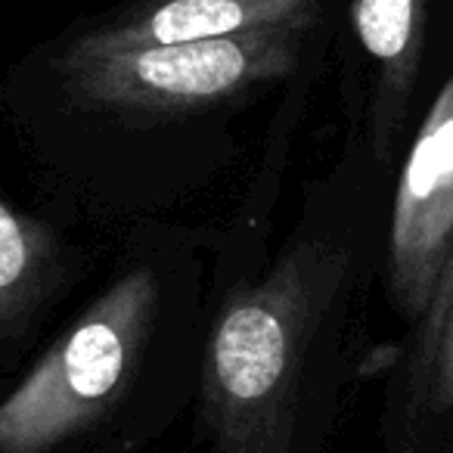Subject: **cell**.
I'll return each mask as SVG.
<instances>
[{"label":"cell","mask_w":453,"mask_h":453,"mask_svg":"<svg viewBox=\"0 0 453 453\" xmlns=\"http://www.w3.org/2000/svg\"><path fill=\"white\" fill-rule=\"evenodd\" d=\"M152 311V271L140 267L109 286L0 401V453H59L94 428L137 366Z\"/></svg>","instance_id":"cell-2"},{"label":"cell","mask_w":453,"mask_h":453,"mask_svg":"<svg viewBox=\"0 0 453 453\" xmlns=\"http://www.w3.org/2000/svg\"><path fill=\"white\" fill-rule=\"evenodd\" d=\"M302 32V26H277L234 38L140 47H100L78 38L59 57V75L84 106L189 112L286 78L298 63Z\"/></svg>","instance_id":"cell-3"},{"label":"cell","mask_w":453,"mask_h":453,"mask_svg":"<svg viewBox=\"0 0 453 453\" xmlns=\"http://www.w3.org/2000/svg\"><path fill=\"white\" fill-rule=\"evenodd\" d=\"M345 258L302 246L258 286L230 292L205 348L211 453H283L292 397Z\"/></svg>","instance_id":"cell-1"},{"label":"cell","mask_w":453,"mask_h":453,"mask_svg":"<svg viewBox=\"0 0 453 453\" xmlns=\"http://www.w3.org/2000/svg\"><path fill=\"white\" fill-rule=\"evenodd\" d=\"M317 0H150L119 26L96 28L84 41L100 47L183 44L234 38L277 26H308Z\"/></svg>","instance_id":"cell-5"},{"label":"cell","mask_w":453,"mask_h":453,"mask_svg":"<svg viewBox=\"0 0 453 453\" xmlns=\"http://www.w3.org/2000/svg\"><path fill=\"white\" fill-rule=\"evenodd\" d=\"M419 388L432 410L453 407V286L441 304L432 326L422 329L419 348Z\"/></svg>","instance_id":"cell-8"},{"label":"cell","mask_w":453,"mask_h":453,"mask_svg":"<svg viewBox=\"0 0 453 453\" xmlns=\"http://www.w3.org/2000/svg\"><path fill=\"white\" fill-rule=\"evenodd\" d=\"M453 249V75L416 134L391 211V286L422 320Z\"/></svg>","instance_id":"cell-4"},{"label":"cell","mask_w":453,"mask_h":453,"mask_svg":"<svg viewBox=\"0 0 453 453\" xmlns=\"http://www.w3.org/2000/svg\"><path fill=\"white\" fill-rule=\"evenodd\" d=\"M53 273V240L0 196V333L19 323Z\"/></svg>","instance_id":"cell-7"},{"label":"cell","mask_w":453,"mask_h":453,"mask_svg":"<svg viewBox=\"0 0 453 453\" xmlns=\"http://www.w3.org/2000/svg\"><path fill=\"white\" fill-rule=\"evenodd\" d=\"M354 32L382 69V106L397 109L413 90L422 50V0H354Z\"/></svg>","instance_id":"cell-6"},{"label":"cell","mask_w":453,"mask_h":453,"mask_svg":"<svg viewBox=\"0 0 453 453\" xmlns=\"http://www.w3.org/2000/svg\"><path fill=\"white\" fill-rule=\"evenodd\" d=\"M450 286H453V249H450V258H447L444 273H441L438 286H434V296H432V302H428L426 317H422V320H426V326H422V329L432 326V320L438 317V311H441V304H444V298H447V292H450Z\"/></svg>","instance_id":"cell-9"}]
</instances>
